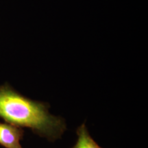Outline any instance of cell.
I'll return each instance as SVG.
<instances>
[{
  "mask_svg": "<svg viewBox=\"0 0 148 148\" xmlns=\"http://www.w3.org/2000/svg\"><path fill=\"white\" fill-rule=\"evenodd\" d=\"M49 108L48 103L26 97L8 83L0 86V118L53 142L62 137L66 125L63 118L49 113Z\"/></svg>",
  "mask_w": 148,
  "mask_h": 148,
  "instance_id": "obj_1",
  "label": "cell"
},
{
  "mask_svg": "<svg viewBox=\"0 0 148 148\" xmlns=\"http://www.w3.org/2000/svg\"><path fill=\"white\" fill-rule=\"evenodd\" d=\"M23 136L24 130L21 127L0 122V146L4 148H23L20 142Z\"/></svg>",
  "mask_w": 148,
  "mask_h": 148,
  "instance_id": "obj_2",
  "label": "cell"
},
{
  "mask_svg": "<svg viewBox=\"0 0 148 148\" xmlns=\"http://www.w3.org/2000/svg\"><path fill=\"white\" fill-rule=\"evenodd\" d=\"M76 133L77 142L72 148H102L91 137L85 123H82L77 127Z\"/></svg>",
  "mask_w": 148,
  "mask_h": 148,
  "instance_id": "obj_3",
  "label": "cell"
}]
</instances>
